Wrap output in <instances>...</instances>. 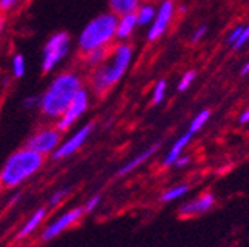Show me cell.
<instances>
[{
  "label": "cell",
  "mask_w": 249,
  "mask_h": 247,
  "mask_svg": "<svg viewBox=\"0 0 249 247\" xmlns=\"http://www.w3.org/2000/svg\"><path fill=\"white\" fill-rule=\"evenodd\" d=\"M83 86V77L76 70H64L56 73L40 95L39 110L42 115L48 120L56 121L69 108Z\"/></svg>",
  "instance_id": "6da1fadb"
},
{
  "label": "cell",
  "mask_w": 249,
  "mask_h": 247,
  "mask_svg": "<svg viewBox=\"0 0 249 247\" xmlns=\"http://www.w3.org/2000/svg\"><path fill=\"white\" fill-rule=\"evenodd\" d=\"M134 61V48L128 42H119L110 50L104 63L90 70L89 90L92 95L104 97L124 77Z\"/></svg>",
  "instance_id": "7a4b0ae2"
},
{
  "label": "cell",
  "mask_w": 249,
  "mask_h": 247,
  "mask_svg": "<svg viewBox=\"0 0 249 247\" xmlns=\"http://www.w3.org/2000/svg\"><path fill=\"white\" fill-rule=\"evenodd\" d=\"M45 157L27 147L15 151L0 169V185L3 188H17L43 166Z\"/></svg>",
  "instance_id": "3957f363"
},
{
  "label": "cell",
  "mask_w": 249,
  "mask_h": 247,
  "mask_svg": "<svg viewBox=\"0 0 249 247\" xmlns=\"http://www.w3.org/2000/svg\"><path fill=\"white\" fill-rule=\"evenodd\" d=\"M117 15L113 12H103L93 16L77 36V49L83 55L89 50L100 48H111L116 42Z\"/></svg>",
  "instance_id": "277c9868"
},
{
  "label": "cell",
  "mask_w": 249,
  "mask_h": 247,
  "mask_svg": "<svg viewBox=\"0 0 249 247\" xmlns=\"http://www.w3.org/2000/svg\"><path fill=\"white\" fill-rule=\"evenodd\" d=\"M71 48H73V40L67 32L53 33L46 40L42 49V61H40L42 73L48 74L55 71L70 55Z\"/></svg>",
  "instance_id": "5b68a950"
},
{
  "label": "cell",
  "mask_w": 249,
  "mask_h": 247,
  "mask_svg": "<svg viewBox=\"0 0 249 247\" xmlns=\"http://www.w3.org/2000/svg\"><path fill=\"white\" fill-rule=\"evenodd\" d=\"M90 95H92V92L86 86H83L79 90V94L71 101L69 108L62 113V115L55 121V126L61 133L69 132L76 123L88 113V110L90 107Z\"/></svg>",
  "instance_id": "8992f818"
},
{
  "label": "cell",
  "mask_w": 249,
  "mask_h": 247,
  "mask_svg": "<svg viewBox=\"0 0 249 247\" xmlns=\"http://www.w3.org/2000/svg\"><path fill=\"white\" fill-rule=\"evenodd\" d=\"M61 132L56 129V126H45L37 129L33 135L27 139L25 147L39 152L40 156H52L55 149L61 144Z\"/></svg>",
  "instance_id": "52a82bcc"
},
{
  "label": "cell",
  "mask_w": 249,
  "mask_h": 247,
  "mask_svg": "<svg viewBox=\"0 0 249 247\" xmlns=\"http://www.w3.org/2000/svg\"><path fill=\"white\" fill-rule=\"evenodd\" d=\"M93 129H95V125H93L92 121L89 123H85L83 126H80L77 131H74L67 139L61 141L59 147L55 149V152L52 154V159L53 160H64V159H69L86 144V141L89 139V136L92 135Z\"/></svg>",
  "instance_id": "ba28073f"
},
{
  "label": "cell",
  "mask_w": 249,
  "mask_h": 247,
  "mask_svg": "<svg viewBox=\"0 0 249 247\" xmlns=\"http://www.w3.org/2000/svg\"><path fill=\"white\" fill-rule=\"evenodd\" d=\"M85 214L83 207H74L71 210H67L62 214H59L56 219H53L52 222H49L45 230L40 234V240L42 241H51L53 238H56L59 234H62L66 230H69L70 227H73L74 224H77L82 216Z\"/></svg>",
  "instance_id": "9c48e42d"
},
{
  "label": "cell",
  "mask_w": 249,
  "mask_h": 247,
  "mask_svg": "<svg viewBox=\"0 0 249 247\" xmlns=\"http://www.w3.org/2000/svg\"><path fill=\"white\" fill-rule=\"evenodd\" d=\"M175 14V5L172 0H163L160 6L158 8V14H156L154 21L148 27L147 32V42H156L159 40L165 33L174 18Z\"/></svg>",
  "instance_id": "30bf717a"
},
{
  "label": "cell",
  "mask_w": 249,
  "mask_h": 247,
  "mask_svg": "<svg viewBox=\"0 0 249 247\" xmlns=\"http://www.w3.org/2000/svg\"><path fill=\"white\" fill-rule=\"evenodd\" d=\"M215 206V196L211 191H205L197 197L192 198L190 201H185L179 206L178 214L184 218H193V216H202L208 213Z\"/></svg>",
  "instance_id": "8fae6325"
},
{
  "label": "cell",
  "mask_w": 249,
  "mask_h": 247,
  "mask_svg": "<svg viewBox=\"0 0 249 247\" xmlns=\"http://www.w3.org/2000/svg\"><path fill=\"white\" fill-rule=\"evenodd\" d=\"M159 149H160V144H156V145H151V147L145 148L144 151L138 152L135 157H132L129 162H126V163H124V165L117 170V176L122 178V176H126V175L132 173V172L137 170L140 166H142L145 162H148Z\"/></svg>",
  "instance_id": "7c38bea8"
},
{
  "label": "cell",
  "mask_w": 249,
  "mask_h": 247,
  "mask_svg": "<svg viewBox=\"0 0 249 247\" xmlns=\"http://www.w3.org/2000/svg\"><path fill=\"white\" fill-rule=\"evenodd\" d=\"M192 138H193V133L187 131L185 133H182V135L172 144V147L169 148V151L166 152V156H165L163 160H162L163 167H172V166H174V163L177 162V159H178L179 156H182V152H184V149L187 148V145H189V144L192 142Z\"/></svg>",
  "instance_id": "4fadbf2b"
},
{
  "label": "cell",
  "mask_w": 249,
  "mask_h": 247,
  "mask_svg": "<svg viewBox=\"0 0 249 247\" xmlns=\"http://www.w3.org/2000/svg\"><path fill=\"white\" fill-rule=\"evenodd\" d=\"M138 27V21L135 14H126L120 15L117 18V27H116V40L117 42H126Z\"/></svg>",
  "instance_id": "5bb4252c"
},
{
  "label": "cell",
  "mask_w": 249,
  "mask_h": 247,
  "mask_svg": "<svg viewBox=\"0 0 249 247\" xmlns=\"http://www.w3.org/2000/svg\"><path fill=\"white\" fill-rule=\"evenodd\" d=\"M46 207H40V209H37L33 214L30 216V218L27 219V222L21 227V230L18 231V234H17V240H24V238H27L28 235H31L33 234L42 224H43V221H45V218H46Z\"/></svg>",
  "instance_id": "9a60e30c"
},
{
  "label": "cell",
  "mask_w": 249,
  "mask_h": 247,
  "mask_svg": "<svg viewBox=\"0 0 249 247\" xmlns=\"http://www.w3.org/2000/svg\"><path fill=\"white\" fill-rule=\"evenodd\" d=\"M110 50H111V48H100V49H93V50H89V52L83 53L82 55L83 66L86 68H89V70L100 67L104 61L108 58Z\"/></svg>",
  "instance_id": "2e32d148"
},
{
  "label": "cell",
  "mask_w": 249,
  "mask_h": 247,
  "mask_svg": "<svg viewBox=\"0 0 249 247\" xmlns=\"http://www.w3.org/2000/svg\"><path fill=\"white\" fill-rule=\"evenodd\" d=\"M141 5L142 0H108L110 12H113L117 16L126 14H135Z\"/></svg>",
  "instance_id": "e0dca14e"
},
{
  "label": "cell",
  "mask_w": 249,
  "mask_h": 247,
  "mask_svg": "<svg viewBox=\"0 0 249 247\" xmlns=\"http://www.w3.org/2000/svg\"><path fill=\"white\" fill-rule=\"evenodd\" d=\"M190 191V185L181 182V183H175L172 187L166 188L162 194H160V203H172L177 200H181L187 193Z\"/></svg>",
  "instance_id": "ac0fdd59"
},
{
  "label": "cell",
  "mask_w": 249,
  "mask_h": 247,
  "mask_svg": "<svg viewBox=\"0 0 249 247\" xmlns=\"http://www.w3.org/2000/svg\"><path fill=\"white\" fill-rule=\"evenodd\" d=\"M156 14H158V8H156L154 5H151V3H142L137 9V12H135L137 21H138V27L151 25V22L156 18Z\"/></svg>",
  "instance_id": "d6986e66"
},
{
  "label": "cell",
  "mask_w": 249,
  "mask_h": 247,
  "mask_svg": "<svg viewBox=\"0 0 249 247\" xmlns=\"http://www.w3.org/2000/svg\"><path fill=\"white\" fill-rule=\"evenodd\" d=\"M11 73L15 79H22L27 73V61L24 55L14 53L11 58Z\"/></svg>",
  "instance_id": "ffe728a7"
},
{
  "label": "cell",
  "mask_w": 249,
  "mask_h": 247,
  "mask_svg": "<svg viewBox=\"0 0 249 247\" xmlns=\"http://www.w3.org/2000/svg\"><path fill=\"white\" fill-rule=\"evenodd\" d=\"M211 118V111L209 110H202L199 111L190 121V126H189V132H192L193 135L197 133L199 131H202L205 126H206V123L209 121Z\"/></svg>",
  "instance_id": "44dd1931"
},
{
  "label": "cell",
  "mask_w": 249,
  "mask_h": 247,
  "mask_svg": "<svg viewBox=\"0 0 249 247\" xmlns=\"http://www.w3.org/2000/svg\"><path fill=\"white\" fill-rule=\"evenodd\" d=\"M166 89H168V82L165 79H160L153 86V90H151V104L153 105L162 104V101L166 97Z\"/></svg>",
  "instance_id": "7402d4cb"
},
{
  "label": "cell",
  "mask_w": 249,
  "mask_h": 247,
  "mask_svg": "<svg viewBox=\"0 0 249 247\" xmlns=\"http://www.w3.org/2000/svg\"><path fill=\"white\" fill-rule=\"evenodd\" d=\"M196 71L195 70H190V71H185L182 76H181V79H179V82H178V86H177V89L179 90V92H185L187 89H189L192 84H193V82L196 80Z\"/></svg>",
  "instance_id": "603a6c76"
},
{
  "label": "cell",
  "mask_w": 249,
  "mask_h": 247,
  "mask_svg": "<svg viewBox=\"0 0 249 247\" xmlns=\"http://www.w3.org/2000/svg\"><path fill=\"white\" fill-rule=\"evenodd\" d=\"M69 196H70V190H69V188H61V190H56V191H55V193H52V196L49 197L48 204H49L51 207H55V206L61 204V203L64 201Z\"/></svg>",
  "instance_id": "cb8c5ba5"
},
{
  "label": "cell",
  "mask_w": 249,
  "mask_h": 247,
  "mask_svg": "<svg viewBox=\"0 0 249 247\" xmlns=\"http://www.w3.org/2000/svg\"><path fill=\"white\" fill-rule=\"evenodd\" d=\"M101 204V196L100 194H95V196H92L83 206V210H85V214L88 213H92V212H95L98 209V206Z\"/></svg>",
  "instance_id": "d4e9b609"
},
{
  "label": "cell",
  "mask_w": 249,
  "mask_h": 247,
  "mask_svg": "<svg viewBox=\"0 0 249 247\" xmlns=\"http://www.w3.org/2000/svg\"><path fill=\"white\" fill-rule=\"evenodd\" d=\"M40 105V97L37 95H28L22 99V108L24 110H35Z\"/></svg>",
  "instance_id": "484cf974"
},
{
  "label": "cell",
  "mask_w": 249,
  "mask_h": 247,
  "mask_svg": "<svg viewBox=\"0 0 249 247\" xmlns=\"http://www.w3.org/2000/svg\"><path fill=\"white\" fill-rule=\"evenodd\" d=\"M21 0H0V14H6L14 11Z\"/></svg>",
  "instance_id": "4316f807"
},
{
  "label": "cell",
  "mask_w": 249,
  "mask_h": 247,
  "mask_svg": "<svg viewBox=\"0 0 249 247\" xmlns=\"http://www.w3.org/2000/svg\"><path fill=\"white\" fill-rule=\"evenodd\" d=\"M242 32H243V25H236V27L231 30V32L229 33V37H227L229 45L234 46V45H236V42L239 40V37L242 36Z\"/></svg>",
  "instance_id": "83f0119b"
},
{
  "label": "cell",
  "mask_w": 249,
  "mask_h": 247,
  "mask_svg": "<svg viewBox=\"0 0 249 247\" xmlns=\"http://www.w3.org/2000/svg\"><path fill=\"white\" fill-rule=\"evenodd\" d=\"M248 42H249V22H248L246 25H243L242 36L239 37V40L236 42V45L233 46V49H240V48H243Z\"/></svg>",
  "instance_id": "f1b7e54d"
},
{
  "label": "cell",
  "mask_w": 249,
  "mask_h": 247,
  "mask_svg": "<svg viewBox=\"0 0 249 247\" xmlns=\"http://www.w3.org/2000/svg\"><path fill=\"white\" fill-rule=\"evenodd\" d=\"M208 33V27L206 25H200L195 30V33L192 36V43H199Z\"/></svg>",
  "instance_id": "f546056e"
},
{
  "label": "cell",
  "mask_w": 249,
  "mask_h": 247,
  "mask_svg": "<svg viewBox=\"0 0 249 247\" xmlns=\"http://www.w3.org/2000/svg\"><path fill=\"white\" fill-rule=\"evenodd\" d=\"M190 162H192L190 156H185V154H182V156H179V157L177 159V162L174 163V166H172V167H177V169H184V167H187V166L190 165Z\"/></svg>",
  "instance_id": "4dcf8cb0"
},
{
  "label": "cell",
  "mask_w": 249,
  "mask_h": 247,
  "mask_svg": "<svg viewBox=\"0 0 249 247\" xmlns=\"http://www.w3.org/2000/svg\"><path fill=\"white\" fill-rule=\"evenodd\" d=\"M239 125H249V107L240 113V115H239Z\"/></svg>",
  "instance_id": "1f68e13d"
},
{
  "label": "cell",
  "mask_w": 249,
  "mask_h": 247,
  "mask_svg": "<svg viewBox=\"0 0 249 247\" xmlns=\"http://www.w3.org/2000/svg\"><path fill=\"white\" fill-rule=\"evenodd\" d=\"M5 27H6V19H5L3 14H0V36L3 34V32H5Z\"/></svg>",
  "instance_id": "d6a6232c"
},
{
  "label": "cell",
  "mask_w": 249,
  "mask_h": 247,
  "mask_svg": "<svg viewBox=\"0 0 249 247\" xmlns=\"http://www.w3.org/2000/svg\"><path fill=\"white\" fill-rule=\"evenodd\" d=\"M240 74H242V76H246V74H249V59L246 61V64L242 67V70H240Z\"/></svg>",
  "instance_id": "836d02e7"
},
{
  "label": "cell",
  "mask_w": 249,
  "mask_h": 247,
  "mask_svg": "<svg viewBox=\"0 0 249 247\" xmlns=\"http://www.w3.org/2000/svg\"><path fill=\"white\" fill-rule=\"evenodd\" d=\"M185 9H187V8H185L184 5H182V6H179V12H181V14H184V12H185Z\"/></svg>",
  "instance_id": "e575fe53"
}]
</instances>
